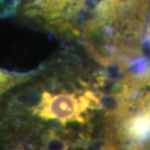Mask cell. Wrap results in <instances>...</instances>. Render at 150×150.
Here are the masks:
<instances>
[{"label": "cell", "instance_id": "277c9868", "mask_svg": "<svg viewBox=\"0 0 150 150\" xmlns=\"http://www.w3.org/2000/svg\"><path fill=\"white\" fill-rule=\"evenodd\" d=\"M123 132L133 142H150V109L137 110V112L129 116L124 122Z\"/></svg>", "mask_w": 150, "mask_h": 150}, {"label": "cell", "instance_id": "7a4b0ae2", "mask_svg": "<svg viewBox=\"0 0 150 150\" xmlns=\"http://www.w3.org/2000/svg\"><path fill=\"white\" fill-rule=\"evenodd\" d=\"M34 73L25 87L17 92L11 103L29 107L33 116L56 120L62 125L70 122L85 123L89 110L100 107L98 93L83 80L64 83L55 75L35 80Z\"/></svg>", "mask_w": 150, "mask_h": 150}, {"label": "cell", "instance_id": "6da1fadb", "mask_svg": "<svg viewBox=\"0 0 150 150\" xmlns=\"http://www.w3.org/2000/svg\"><path fill=\"white\" fill-rule=\"evenodd\" d=\"M150 0H101L79 41L103 64L140 57Z\"/></svg>", "mask_w": 150, "mask_h": 150}, {"label": "cell", "instance_id": "3957f363", "mask_svg": "<svg viewBox=\"0 0 150 150\" xmlns=\"http://www.w3.org/2000/svg\"><path fill=\"white\" fill-rule=\"evenodd\" d=\"M101 0H0L3 16L16 17L58 36L79 40Z\"/></svg>", "mask_w": 150, "mask_h": 150}, {"label": "cell", "instance_id": "8992f818", "mask_svg": "<svg viewBox=\"0 0 150 150\" xmlns=\"http://www.w3.org/2000/svg\"><path fill=\"white\" fill-rule=\"evenodd\" d=\"M131 150H144V149L140 148V147H139V146H134V147L133 149H131Z\"/></svg>", "mask_w": 150, "mask_h": 150}, {"label": "cell", "instance_id": "5b68a950", "mask_svg": "<svg viewBox=\"0 0 150 150\" xmlns=\"http://www.w3.org/2000/svg\"><path fill=\"white\" fill-rule=\"evenodd\" d=\"M34 71L31 72H15L0 68V98L15 87L26 82L31 78Z\"/></svg>", "mask_w": 150, "mask_h": 150}, {"label": "cell", "instance_id": "52a82bcc", "mask_svg": "<svg viewBox=\"0 0 150 150\" xmlns=\"http://www.w3.org/2000/svg\"><path fill=\"white\" fill-rule=\"evenodd\" d=\"M16 150H23V149H16Z\"/></svg>", "mask_w": 150, "mask_h": 150}]
</instances>
